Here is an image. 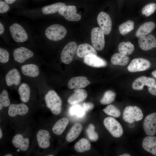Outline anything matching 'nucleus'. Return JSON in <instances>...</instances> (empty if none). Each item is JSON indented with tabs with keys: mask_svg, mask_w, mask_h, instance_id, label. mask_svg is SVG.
Returning a JSON list of instances; mask_svg holds the SVG:
<instances>
[{
	"mask_svg": "<svg viewBox=\"0 0 156 156\" xmlns=\"http://www.w3.org/2000/svg\"><path fill=\"white\" fill-rule=\"evenodd\" d=\"M156 10V4L150 3L145 5L142 9V13L146 16H148L153 14Z\"/></svg>",
	"mask_w": 156,
	"mask_h": 156,
	"instance_id": "obj_39",
	"label": "nucleus"
},
{
	"mask_svg": "<svg viewBox=\"0 0 156 156\" xmlns=\"http://www.w3.org/2000/svg\"><path fill=\"white\" fill-rule=\"evenodd\" d=\"M10 7L7 3L0 0V13H3L8 12L9 10Z\"/></svg>",
	"mask_w": 156,
	"mask_h": 156,
	"instance_id": "obj_41",
	"label": "nucleus"
},
{
	"mask_svg": "<svg viewBox=\"0 0 156 156\" xmlns=\"http://www.w3.org/2000/svg\"><path fill=\"white\" fill-rule=\"evenodd\" d=\"M103 124L106 128L114 137L118 138L122 135V127L114 118L112 117L106 118L104 120Z\"/></svg>",
	"mask_w": 156,
	"mask_h": 156,
	"instance_id": "obj_4",
	"label": "nucleus"
},
{
	"mask_svg": "<svg viewBox=\"0 0 156 156\" xmlns=\"http://www.w3.org/2000/svg\"><path fill=\"white\" fill-rule=\"evenodd\" d=\"M138 40L140 47L144 51H148L156 47V39L153 35L150 34L139 38Z\"/></svg>",
	"mask_w": 156,
	"mask_h": 156,
	"instance_id": "obj_14",
	"label": "nucleus"
},
{
	"mask_svg": "<svg viewBox=\"0 0 156 156\" xmlns=\"http://www.w3.org/2000/svg\"><path fill=\"white\" fill-rule=\"evenodd\" d=\"M50 135L49 132L47 130H39L36 135V138L39 146L43 148H46L50 146Z\"/></svg>",
	"mask_w": 156,
	"mask_h": 156,
	"instance_id": "obj_21",
	"label": "nucleus"
},
{
	"mask_svg": "<svg viewBox=\"0 0 156 156\" xmlns=\"http://www.w3.org/2000/svg\"><path fill=\"white\" fill-rule=\"evenodd\" d=\"M142 146L143 148L147 151L156 156V137L149 135L143 139Z\"/></svg>",
	"mask_w": 156,
	"mask_h": 156,
	"instance_id": "obj_23",
	"label": "nucleus"
},
{
	"mask_svg": "<svg viewBox=\"0 0 156 156\" xmlns=\"http://www.w3.org/2000/svg\"><path fill=\"white\" fill-rule=\"evenodd\" d=\"M18 92L21 101L27 103L29 101L30 95V89L28 85L26 83H23L20 86Z\"/></svg>",
	"mask_w": 156,
	"mask_h": 156,
	"instance_id": "obj_30",
	"label": "nucleus"
},
{
	"mask_svg": "<svg viewBox=\"0 0 156 156\" xmlns=\"http://www.w3.org/2000/svg\"><path fill=\"white\" fill-rule=\"evenodd\" d=\"M83 62L87 65L96 68L104 67L107 64L106 61L97 55L87 56L84 58Z\"/></svg>",
	"mask_w": 156,
	"mask_h": 156,
	"instance_id": "obj_19",
	"label": "nucleus"
},
{
	"mask_svg": "<svg viewBox=\"0 0 156 156\" xmlns=\"http://www.w3.org/2000/svg\"><path fill=\"white\" fill-rule=\"evenodd\" d=\"M73 105L70 109L71 115H75L79 117H81L85 115V111L82 106L77 104Z\"/></svg>",
	"mask_w": 156,
	"mask_h": 156,
	"instance_id": "obj_38",
	"label": "nucleus"
},
{
	"mask_svg": "<svg viewBox=\"0 0 156 156\" xmlns=\"http://www.w3.org/2000/svg\"><path fill=\"white\" fill-rule=\"evenodd\" d=\"M95 127L94 125L92 124H90L86 130V133L88 137L92 142H95L99 138L98 135L95 131Z\"/></svg>",
	"mask_w": 156,
	"mask_h": 156,
	"instance_id": "obj_36",
	"label": "nucleus"
},
{
	"mask_svg": "<svg viewBox=\"0 0 156 156\" xmlns=\"http://www.w3.org/2000/svg\"><path fill=\"white\" fill-rule=\"evenodd\" d=\"M83 129V127L81 124L77 123L71 127L66 137V140L69 142L76 139L80 135Z\"/></svg>",
	"mask_w": 156,
	"mask_h": 156,
	"instance_id": "obj_26",
	"label": "nucleus"
},
{
	"mask_svg": "<svg viewBox=\"0 0 156 156\" xmlns=\"http://www.w3.org/2000/svg\"><path fill=\"white\" fill-rule=\"evenodd\" d=\"M129 60V58L128 56L120 53L113 54L111 59V62L113 64L121 66L127 65Z\"/></svg>",
	"mask_w": 156,
	"mask_h": 156,
	"instance_id": "obj_28",
	"label": "nucleus"
},
{
	"mask_svg": "<svg viewBox=\"0 0 156 156\" xmlns=\"http://www.w3.org/2000/svg\"><path fill=\"white\" fill-rule=\"evenodd\" d=\"M116 93L113 91L109 90L105 92L102 98L100 101L103 105H107L112 102L115 100Z\"/></svg>",
	"mask_w": 156,
	"mask_h": 156,
	"instance_id": "obj_35",
	"label": "nucleus"
},
{
	"mask_svg": "<svg viewBox=\"0 0 156 156\" xmlns=\"http://www.w3.org/2000/svg\"><path fill=\"white\" fill-rule=\"evenodd\" d=\"M104 33L98 27L93 28L91 32V40L93 47L99 51L102 50L105 44Z\"/></svg>",
	"mask_w": 156,
	"mask_h": 156,
	"instance_id": "obj_6",
	"label": "nucleus"
},
{
	"mask_svg": "<svg viewBox=\"0 0 156 156\" xmlns=\"http://www.w3.org/2000/svg\"><path fill=\"white\" fill-rule=\"evenodd\" d=\"M118 49L120 53L128 55L133 53L134 50V47L130 42H122L119 44Z\"/></svg>",
	"mask_w": 156,
	"mask_h": 156,
	"instance_id": "obj_32",
	"label": "nucleus"
},
{
	"mask_svg": "<svg viewBox=\"0 0 156 156\" xmlns=\"http://www.w3.org/2000/svg\"><path fill=\"white\" fill-rule=\"evenodd\" d=\"M148 90L150 93L156 96V84L149 87Z\"/></svg>",
	"mask_w": 156,
	"mask_h": 156,
	"instance_id": "obj_43",
	"label": "nucleus"
},
{
	"mask_svg": "<svg viewBox=\"0 0 156 156\" xmlns=\"http://www.w3.org/2000/svg\"><path fill=\"white\" fill-rule=\"evenodd\" d=\"M143 116L141 109L137 106H127L123 111V119L125 122L129 123L141 120Z\"/></svg>",
	"mask_w": 156,
	"mask_h": 156,
	"instance_id": "obj_3",
	"label": "nucleus"
},
{
	"mask_svg": "<svg viewBox=\"0 0 156 156\" xmlns=\"http://www.w3.org/2000/svg\"><path fill=\"white\" fill-rule=\"evenodd\" d=\"M47 156H53L54 155H47Z\"/></svg>",
	"mask_w": 156,
	"mask_h": 156,
	"instance_id": "obj_50",
	"label": "nucleus"
},
{
	"mask_svg": "<svg viewBox=\"0 0 156 156\" xmlns=\"http://www.w3.org/2000/svg\"><path fill=\"white\" fill-rule=\"evenodd\" d=\"M87 96V93L85 90L76 89L74 90V93L68 98L67 102L70 105L77 104L85 100Z\"/></svg>",
	"mask_w": 156,
	"mask_h": 156,
	"instance_id": "obj_17",
	"label": "nucleus"
},
{
	"mask_svg": "<svg viewBox=\"0 0 156 156\" xmlns=\"http://www.w3.org/2000/svg\"><path fill=\"white\" fill-rule=\"evenodd\" d=\"M21 76L18 70L15 68L9 71L5 76V80L7 85L9 86L12 85H18L21 81Z\"/></svg>",
	"mask_w": 156,
	"mask_h": 156,
	"instance_id": "obj_18",
	"label": "nucleus"
},
{
	"mask_svg": "<svg viewBox=\"0 0 156 156\" xmlns=\"http://www.w3.org/2000/svg\"><path fill=\"white\" fill-rule=\"evenodd\" d=\"M21 70L24 75L32 77H36L40 74L38 66L34 64L23 65L21 67Z\"/></svg>",
	"mask_w": 156,
	"mask_h": 156,
	"instance_id": "obj_25",
	"label": "nucleus"
},
{
	"mask_svg": "<svg viewBox=\"0 0 156 156\" xmlns=\"http://www.w3.org/2000/svg\"><path fill=\"white\" fill-rule=\"evenodd\" d=\"M4 28L3 24L0 23V34L1 35L4 32Z\"/></svg>",
	"mask_w": 156,
	"mask_h": 156,
	"instance_id": "obj_44",
	"label": "nucleus"
},
{
	"mask_svg": "<svg viewBox=\"0 0 156 156\" xmlns=\"http://www.w3.org/2000/svg\"><path fill=\"white\" fill-rule=\"evenodd\" d=\"M97 21L104 34H109L112 29V21L109 16L104 12H100L97 17Z\"/></svg>",
	"mask_w": 156,
	"mask_h": 156,
	"instance_id": "obj_10",
	"label": "nucleus"
},
{
	"mask_svg": "<svg viewBox=\"0 0 156 156\" xmlns=\"http://www.w3.org/2000/svg\"><path fill=\"white\" fill-rule=\"evenodd\" d=\"M16 0H4L8 4H11L13 3Z\"/></svg>",
	"mask_w": 156,
	"mask_h": 156,
	"instance_id": "obj_45",
	"label": "nucleus"
},
{
	"mask_svg": "<svg viewBox=\"0 0 156 156\" xmlns=\"http://www.w3.org/2000/svg\"><path fill=\"white\" fill-rule=\"evenodd\" d=\"M143 127L145 133L148 135H153L156 133V113L150 114L145 117Z\"/></svg>",
	"mask_w": 156,
	"mask_h": 156,
	"instance_id": "obj_11",
	"label": "nucleus"
},
{
	"mask_svg": "<svg viewBox=\"0 0 156 156\" xmlns=\"http://www.w3.org/2000/svg\"><path fill=\"white\" fill-rule=\"evenodd\" d=\"M77 10L74 5H65L62 8L59 13L67 20L70 21H78L81 18V16L77 13Z\"/></svg>",
	"mask_w": 156,
	"mask_h": 156,
	"instance_id": "obj_9",
	"label": "nucleus"
},
{
	"mask_svg": "<svg viewBox=\"0 0 156 156\" xmlns=\"http://www.w3.org/2000/svg\"><path fill=\"white\" fill-rule=\"evenodd\" d=\"M65 5L66 4L64 3L58 2L43 7L41 9V11L44 14H53L59 12Z\"/></svg>",
	"mask_w": 156,
	"mask_h": 156,
	"instance_id": "obj_29",
	"label": "nucleus"
},
{
	"mask_svg": "<svg viewBox=\"0 0 156 156\" xmlns=\"http://www.w3.org/2000/svg\"><path fill=\"white\" fill-rule=\"evenodd\" d=\"M11 36L16 42H23L28 39L27 34L24 28L17 23L12 25L9 27Z\"/></svg>",
	"mask_w": 156,
	"mask_h": 156,
	"instance_id": "obj_8",
	"label": "nucleus"
},
{
	"mask_svg": "<svg viewBox=\"0 0 156 156\" xmlns=\"http://www.w3.org/2000/svg\"><path fill=\"white\" fill-rule=\"evenodd\" d=\"M44 100L47 106L55 115H59L62 110V100L54 90L49 91L45 96Z\"/></svg>",
	"mask_w": 156,
	"mask_h": 156,
	"instance_id": "obj_1",
	"label": "nucleus"
},
{
	"mask_svg": "<svg viewBox=\"0 0 156 156\" xmlns=\"http://www.w3.org/2000/svg\"><path fill=\"white\" fill-rule=\"evenodd\" d=\"M33 55L34 53L32 51L24 47L17 48L13 52L14 60L20 63H23Z\"/></svg>",
	"mask_w": 156,
	"mask_h": 156,
	"instance_id": "obj_12",
	"label": "nucleus"
},
{
	"mask_svg": "<svg viewBox=\"0 0 156 156\" xmlns=\"http://www.w3.org/2000/svg\"><path fill=\"white\" fill-rule=\"evenodd\" d=\"M68 122V119L65 117L58 120L53 127L52 130L53 133L57 135H61L65 130Z\"/></svg>",
	"mask_w": 156,
	"mask_h": 156,
	"instance_id": "obj_27",
	"label": "nucleus"
},
{
	"mask_svg": "<svg viewBox=\"0 0 156 156\" xmlns=\"http://www.w3.org/2000/svg\"><path fill=\"white\" fill-rule=\"evenodd\" d=\"M77 45L75 42H70L63 48L62 51L60 59L61 61L66 64H68L73 61L77 53Z\"/></svg>",
	"mask_w": 156,
	"mask_h": 156,
	"instance_id": "obj_5",
	"label": "nucleus"
},
{
	"mask_svg": "<svg viewBox=\"0 0 156 156\" xmlns=\"http://www.w3.org/2000/svg\"><path fill=\"white\" fill-rule=\"evenodd\" d=\"M9 54L8 51L2 48H0V62L5 63L8 62L9 60Z\"/></svg>",
	"mask_w": 156,
	"mask_h": 156,
	"instance_id": "obj_40",
	"label": "nucleus"
},
{
	"mask_svg": "<svg viewBox=\"0 0 156 156\" xmlns=\"http://www.w3.org/2000/svg\"><path fill=\"white\" fill-rule=\"evenodd\" d=\"M67 31L63 26L58 24L52 25L48 27L45 31V35L49 40L57 41L66 36Z\"/></svg>",
	"mask_w": 156,
	"mask_h": 156,
	"instance_id": "obj_2",
	"label": "nucleus"
},
{
	"mask_svg": "<svg viewBox=\"0 0 156 156\" xmlns=\"http://www.w3.org/2000/svg\"><path fill=\"white\" fill-rule=\"evenodd\" d=\"M12 155L10 154H8L5 155V156H12Z\"/></svg>",
	"mask_w": 156,
	"mask_h": 156,
	"instance_id": "obj_49",
	"label": "nucleus"
},
{
	"mask_svg": "<svg viewBox=\"0 0 156 156\" xmlns=\"http://www.w3.org/2000/svg\"><path fill=\"white\" fill-rule=\"evenodd\" d=\"M103 111L107 115L115 118L119 117L121 115L120 110L116 106L113 105L107 106Z\"/></svg>",
	"mask_w": 156,
	"mask_h": 156,
	"instance_id": "obj_34",
	"label": "nucleus"
},
{
	"mask_svg": "<svg viewBox=\"0 0 156 156\" xmlns=\"http://www.w3.org/2000/svg\"><path fill=\"white\" fill-rule=\"evenodd\" d=\"M91 144L87 139L82 138L77 142L74 145V148L77 152L83 153L89 150Z\"/></svg>",
	"mask_w": 156,
	"mask_h": 156,
	"instance_id": "obj_31",
	"label": "nucleus"
},
{
	"mask_svg": "<svg viewBox=\"0 0 156 156\" xmlns=\"http://www.w3.org/2000/svg\"><path fill=\"white\" fill-rule=\"evenodd\" d=\"M130 155L127 153H124L121 155H119V156H130Z\"/></svg>",
	"mask_w": 156,
	"mask_h": 156,
	"instance_id": "obj_47",
	"label": "nucleus"
},
{
	"mask_svg": "<svg viewBox=\"0 0 156 156\" xmlns=\"http://www.w3.org/2000/svg\"><path fill=\"white\" fill-rule=\"evenodd\" d=\"M152 75L156 78V70H154L152 73Z\"/></svg>",
	"mask_w": 156,
	"mask_h": 156,
	"instance_id": "obj_46",
	"label": "nucleus"
},
{
	"mask_svg": "<svg viewBox=\"0 0 156 156\" xmlns=\"http://www.w3.org/2000/svg\"><path fill=\"white\" fill-rule=\"evenodd\" d=\"M29 111L27 106L23 103L18 104H11L10 105L8 109V114L9 116L14 117L17 115H24Z\"/></svg>",
	"mask_w": 156,
	"mask_h": 156,
	"instance_id": "obj_15",
	"label": "nucleus"
},
{
	"mask_svg": "<svg viewBox=\"0 0 156 156\" xmlns=\"http://www.w3.org/2000/svg\"><path fill=\"white\" fill-rule=\"evenodd\" d=\"M155 27V23L152 21L147 22L142 24L138 29L135 34L138 38L146 36L151 33Z\"/></svg>",
	"mask_w": 156,
	"mask_h": 156,
	"instance_id": "obj_24",
	"label": "nucleus"
},
{
	"mask_svg": "<svg viewBox=\"0 0 156 156\" xmlns=\"http://www.w3.org/2000/svg\"><path fill=\"white\" fill-rule=\"evenodd\" d=\"M82 106L86 112L94 108V105L92 103L88 102L83 103Z\"/></svg>",
	"mask_w": 156,
	"mask_h": 156,
	"instance_id": "obj_42",
	"label": "nucleus"
},
{
	"mask_svg": "<svg viewBox=\"0 0 156 156\" xmlns=\"http://www.w3.org/2000/svg\"><path fill=\"white\" fill-rule=\"evenodd\" d=\"M91 83L87 78L83 76H78L72 78L68 82V86L70 89L84 88Z\"/></svg>",
	"mask_w": 156,
	"mask_h": 156,
	"instance_id": "obj_16",
	"label": "nucleus"
},
{
	"mask_svg": "<svg viewBox=\"0 0 156 156\" xmlns=\"http://www.w3.org/2000/svg\"><path fill=\"white\" fill-rule=\"evenodd\" d=\"M151 63L147 59L138 58L133 59L127 67L129 71L131 73L142 71L148 69Z\"/></svg>",
	"mask_w": 156,
	"mask_h": 156,
	"instance_id": "obj_7",
	"label": "nucleus"
},
{
	"mask_svg": "<svg viewBox=\"0 0 156 156\" xmlns=\"http://www.w3.org/2000/svg\"><path fill=\"white\" fill-rule=\"evenodd\" d=\"M134 28V22L131 20H129L119 25L118 29L120 34L124 35L131 31Z\"/></svg>",
	"mask_w": 156,
	"mask_h": 156,
	"instance_id": "obj_33",
	"label": "nucleus"
},
{
	"mask_svg": "<svg viewBox=\"0 0 156 156\" xmlns=\"http://www.w3.org/2000/svg\"><path fill=\"white\" fill-rule=\"evenodd\" d=\"M77 54L79 57L84 58L90 55H97V53L93 47L86 43L80 44L78 46Z\"/></svg>",
	"mask_w": 156,
	"mask_h": 156,
	"instance_id": "obj_22",
	"label": "nucleus"
},
{
	"mask_svg": "<svg viewBox=\"0 0 156 156\" xmlns=\"http://www.w3.org/2000/svg\"><path fill=\"white\" fill-rule=\"evenodd\" d=\"M156 81L153 78L142 76L135 79L132 84V88L135 90H141L143 89L144 86L148 87L155 84Z\"/></svg>",
	"mask_w": 156,
	"mask_h": 156,
	"instance_id": "obj_13",
	"label": "nucleus"
},
{
	"mask_svg": "<svg viewBox=\"0 0 156 156\" xmlns=\"http://www.w3.org/2000/svg\"><path fill=\"white\" fill-rule=\"evenodd\" d=\"M10 104L8 92L6 90H3L0 94V110H1L3 107L9 106Z\"/></svg>",
	"mask_w": 156,
	"mask_h": 156,
	"instance_id": "obj_37",
	"label": "nucleus"
},
{
	"mask_svg": "<svg viewBox=\"0 0 156 156\" xmlns=\"http://www.w3.org/2000/svg\"><path fill=\"white\" fill-rule=\"evenodd\" d=\"M12 142L15 147L19 148L22 151H27L29 148V140L28 138H24L22 135L18 134L13 137Z\"/></svg>",
	"mask_w": 156,
	"mask_h": 156,
	"instance_id": "obj_20",
	"label": "nucleus"
},
{
	"mask_svg": "<svg viewBox=\"0 0 156 156\" xmlns=\"http://www.w3.org/2000/svg\"><path fill=\"white\" fill-rule=\"evenodd\" d=\"M3 136V133L1 128H0V139H1Z\"/></svg>",
	"mask_w": 156,
	"mask_h": 156,
	"instance_id": "obj_48",
	"label": "nucleus"
}]
</instances>
